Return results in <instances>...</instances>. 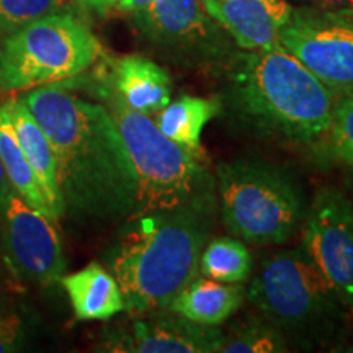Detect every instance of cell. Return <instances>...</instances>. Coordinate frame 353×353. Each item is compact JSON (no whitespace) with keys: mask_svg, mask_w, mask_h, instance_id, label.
Listing matches in <instances>:
<instances>
[{"mask_svg":"<svg viewBox=\"0 0 353 353\" xmlns=\"http://www.w3.org/2000/svg\"><path fill=\"white\" fill-rule=\"evenodd\" d=\"M100 95L107 100V110L134 169L138 182L134 216L187 206L218 210L216 179L200 157L162 134L151 114L128 107L108 83Z\"/></svg>","mask_w":353,"mask_h":353,"instance_id":"cell-4","label":"cell"},{"mask_svg":"<svg viewBox=\"0 0 353 353\" xmlns=\"http://www.w3.org/2000/svg\"><path fill=\"white\" fill-rule=\"evenodd\" d=\"M134 17L145 37L185 63H205L224 51L201 0H154Z\"/></svg>","mask_w":353,"mask_h":353,"instance_id":"cell-11","label":"cell"},{"mask_svg":"<svg viewBox=\"0 0 353 353\" xmlns=\"http://www.w3.org/2000/svg\"><path fill=\"white\" fill-rule=\"evenodd\" d=\"M56 157L64 213L97 221L131 219L138 182L120 131L105 105L51 83L23 99Z\"/></svg>","mask_w":353,"mask_h":353,"instance_id":"cell-1","label":"cell"},{"mask_svg":"<svg viewBox=\"0 0 353 353\" xmlns=\"http://www.w3.org/2000/svg\"><path fill=\"white\" fill-rule=\"evenodd\" d=\"M108 85L136 112L152 114L170 101V76L148 57L131 54L113 65Z\"/></svg>","mask_w":353,"mask_h":353,"instance_id":"cell-14","label":"cell"},{"mask_svg":"<svg viewBox=\"0 0 353 353\" xmlns=\"http://www.w3.org/2000/svg\"><path fill=\"white\" fill-rule=\"evenodd\" d=\"M223 353H285L290 352L286 339L263 317L247 319L224 332Z\"/></svg>","mask_w":353,"mask_h":353,"instance_id":"cell-21","label":"cell"},{"mask_svg":"<svg viewBox=\"0 0 353 353\" xmlns=\"http://www.w3.org/2000/svg\"><path fill=\"white\" fill-rule=\"evenodd\" d=\"M303 247L353 316V200L334 185L316 190L303 221Z\"/></svg>","mask_w":353,"mask_h":353,"instance_id":"cell-9","label":"cell"},{"mask_svg":"<svg viewBox=\"0 0 353 353\" xmlns=\"http://www.w3.org/2000/svg\"><path fill=\"white\" fill-rule=\"evenodd\" d=\"M245 296L290 347L304 350L341 341L350 316L303 245L265 259Z\"/></svg>","mask_w":353,"mask_h":353,"instance_id":"cell-5","label":"cell"},{"mask_svg":"<svg viewBox=\"0 0 353 353\" xmlns=\"http://www.w3.org/2000/svg\"><path fill=\"white\" fill-rule=\"evenodd\" d=\"M218 210L176 208L128 219L112 254V272L131 316L169 311L176 294L200 275V259Z\"/></svg>","mask_w":353,"mask_h":353,"instance_id":"cell-2","label":"cell"},{"mask_svg":"<svg viewBox=\"0 0 353 353\" xmlns=\"http://www.w3.org/2000/svg\"><path fill=\"white\" fill-rule=\"evenodd\" d=\"M6 107L10 114L12 125L15 128L21 149H23L30 165L37 172L44 193H46L50 208L57 219L64 214V206L61 200L59 185H57L56 157L50 139L23 100H10Z\"/></svg>","mask_w":353,"mask_h":353,"instance_id":"cell-17","label":"cell"},{"mask_svg":"<svg viewBox=\"0 0 353 353\" xmlns=\"http://www.w3.org/2000/svg\"><path fill=\"white\" fill-rule=\"evenodd\" d=\"M309 8L353 15V0H306Z\"/></svg>","mask_w":353,"mask_h":353,"instance_id":"cell-25","label":"cell"},{"mask_svg":"<svg viewBox=\"0 0 353 353\" xmlns=\"http://www.w3.org/2000/svg\"><path fill=\"white\" fill-rule=\"evenodd\" d=\"M327 138L330 152L353 170V94L335 101Z\"/></svg>","mask_w":353,"mask_h":353,"instance_id":"cell-22","label":"cell"},{"mask_svg":"<svg viewBox=\"0 0 353 353\" xmlns=\"http://www.w3.org/2000/svg\"><path fill=\"white\" fill-rule=\"evenodd\" d=\"M99 54V39L83 21L52 12L0 44V88L17 92L69 81L90 68Z\"/></svg>","mask_w":353,"mask_h":353,"instance_id":"cell-7","label":"cell"},{"mask_svg":"<svg viewBox=\"0 0 353 353\" xmlns=\"http://www.w3.org/2000/svg\"><path fill=\"white\" fill-rule=\"evenodd\" d=\"M348 187H350V190H348V192H350V196H352V200H353V176L350 179V182H348Z\"/></svg>","mask_w":353,"mask_h":353,"instance_id":"cell-29","label":"cell"},{"mask_svg":"<svg viewBox=\"0 0 353 353\" xmlns=\"http://www.w3.org/2000/svg\"><path fill=\"white\" fill-rule=\"evenodd\" d=\"M82 7H85L87 10L99 13V15H107V12L112 8L110 0H77Z\"/></svg>","mask_w":353,"mask_h":353,"instance_id":"cell-27","label":"cell"},{"mask_svg":"<svg viewBox=\"0 0 353 353\" xmlns=\"http://www.w3.org/2000/svg\"><path fill=\"white\" fill-rule=\"evenodd\" d=\"M130 329L113 334L107 350L131 353H216L224 332L218 325L198 324L172 311L136 316Z\"/></svg>","mask_w":353,"mask_h":353,"instance_id":"cell-12","label":"cell"},{"mask_svg":"<svg viewBox=\"0 0 353 353\" xmlns=\"http://www.w3.org/2000/svg\"><path fill=\"white\" fill-rule=\"evenodd\" d=\"M12 192H13L12 183H10V180H8L2 162H0V208H3V205H6L7 198L12 195Z\"/></svg>","mask_w":353,"mask_h":353,"instance_id":"cell-28","label":"cell"},{"mask_svg":"<svg viewBox=\"0 0 353 353\" xmlns=\"http://www.w3.org/2000/svg\"><path fill=\"white\" fill-rule=\"evenodd\" d=\"M226 99L254 131L301 144L327 136L337 101L283 46L237 56L229 68Z\"/></svg>","mask_w":353,"mask_h":353,"instance_id":"cell-3","label":"cell"},{"mask_svg":"<svg viewBox=\"0 0 353 353\" xmlns=\"http://www.w3.org/2000/svg\"><path fill=\"white\" fill-rule=\"evenodd\" d=\"M280 46L303 63L332 94H353V15L298 8L280 30Z\"/></svg>","mask_w":353,"mask_h":353,"instance_id":"cell-8","label":"cell"},{"mask_svg":"<svg viewBox=\"0 0 353 353\" xmlns=\"http://www.w3.org/2000/svg\"><path fill=\"white\" fill-rule=\"evenodd\" d=\"M0 162L6 169L13 192L23 198L32 208L56 219L37 172L30 165L28 159L21 149L6 105L0 108Z\"/></svg>","mask_w":353,"mask_h":353,"instance_id":"cell-19","label":"cell"},{"mask_svg":"<svg viewBox=\"0 0 353 353\" xmlns=\"http://www.w3.org/2000/svg\"><path fill=\"white\" fill-rule=\"evenodd\" d=\"M63 0H0V33H13L56 12Z\"/></svg>","mask_w":353,"mask_h":353,"instance_id":"cell-23","label":"cell"},{"mask_svg":"<svg viewBox=\"0 0 353 353\" xmlns=\"http://www.w3.org/2000/svg\"><path fill=\"white\" fill-rule=\"evenodd\" d=\"M23 321L15 312H0V353L19 350L23 343Z\"/></svg>","mask_w":353,"mask_h":353,"instance_id":"cell-24","label":"cell"},{"mask_svg":"<svg viewBox=\"0 0 353 353\" xmlns=\"http://www.w3.org/2000/svg\"><path fill=\"white\" fill-rule=\"evenodd\" d=\"M214 179L224 226L242 241L281 244L303 226L306 198L288 170L239 159L216 167Z\"/></svg>","mask_w":353,"mask_h":353,"instance_id":"cell-6","label":"cell"},{"mask_svg":"<svg viewBox=\"0 0 353 353\" xmlns=\"http://www.w3.org/2000/svg\"><path fill=\"white\" fill-rule=\"evenodd\" d=\"M200 272L203 276L223 283H244L252 272V255L239 239L216 237L203 249Z\"/></svg>","mask_w":353,"mask_h":353,"instance_id":"cell-20","label":"cell"},{"mask_svg":"<svg viewBox=\"0 0 353 353\" xmlns=\"http://www.w3.org/2000/svg\"><path fill=\"white\" fill-rule=\"evenodd\" d=\"M218 100L182 95L169 101L154 118L159 130L192 154L201 156V132L206 123L219 113Z\"/></svg>","mask_w":353,"mask_h":353,"instance_id":"cell-18","label":"cell"},{"mask_svg":"<svg viewBox=\"0 0 353 353\" xmlns=\"http://www.w3.org/2000/svg\"><path fill=\"white\" fill-rule=\"evenodd\" d=\"M118 2H120V0H110V3H112V7H114V6H117V3Z\"/></svg>","mask_w":353,"mask_h":353,"instance_id":"cell-30","label":"cell"},{"mask_svg":"<svg viewBox=\"0 0 353 353\" xmlns=\"http://www.w3.org/2000/svg\"><path fill=\"white\" fill-rule=\"evenodd\" d=\"M79 321H107L125 311V301L113 273L99 263L61 278Z\"/></svg>","mask_w":353,"mask_h":353,"instance_id":"cell-16","label":"cell"},{"mask_svg":"<svg viewBox=\"0 0 353 353\" xmlns=\"http://www.w3.org/2000/svg\"><path fill=\"white\" fill-rule=\"evenodd\" d=\"M242 283H223L196 276L176 294L169 311L205 325H221L244 304Z\"/></svg>","mask_w":353,"mask_h":353,"instance_id":"cell-15","label":"cell"},{"mask_svg":"<svg viewBox=\"0 0 353 353\" xmlns=\"http://www.w3.org/2000/svg\"><path fill=\"white\" fill-rule=\"evenodd\" d=\"M345 352H353V347H348V348H345Z\"/></svg>","mask_w":353,"mask_h":353,"instance_id":"cell-31","label":"cell"},{"mask_svg":"<svg viewBox=\"0 0 353 353\" xmlns=\"http://www.w3.org/2000/svg\"><path fill=\"white\" fill-rule=\"evenodd\" d=\"M154 0H120V2L117 3L114 7H118L120 10H125V12H131V13H141L144 12L145 8H148Z\"/></svg>","mask_w":353,"mask_h":353,"instance_id":"cell-26","label":"cell"},{"mask_svg":"<svg viewBox=\"0 0 353 353\" xmlns=\"http://www.w3.org/2000/svg\"><path fill=\"white\" fill-rule=\"evenodd\" d=\"M6 247L12 267L28 281L51 285L63 278L65 260L52 218L12 192L3 205Z\"/></svg>","mask_w":353,"mask_h":353,"instance_id":"cell-10","label":"cell"},{"mask_svg":"<svg viewBox=\"0 0 353 353\" xmlns=\"http://www.w3.org/2000/svg\"><path fill=\"white\" fill-rule=\"evenodd\" d=\"M216 25L245 51L280 46V30L293 7L286 0H201Z\"/></svg>","mask_w":353,"mask_h":353,"instance_id":"cell-13","label":"cell"}]
</instances>
